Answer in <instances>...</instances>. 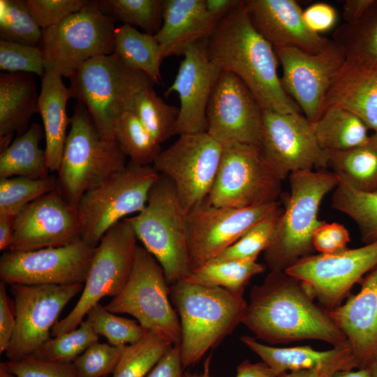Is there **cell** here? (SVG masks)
I'll use <instances>...</instances> for the list:
<instances>
[{"label": "cell", "mask_w": 377, "mask_h": 377, "mask_svg": "<svg viewBox=\"0 0 377 377\" xmlns=\"http://www.w3.org/2000/svg\"><path fill=\"white\" fill-rule=\"evenodd\" d=\"M301 280L285 272L270 271L253 286L242 323L269 344L320 340L336 346L349 344L330 312L313 301Z\"/></svg>", "instance_id": "1"}, {"label": "cell", "mask_w": 377, "mask_h": 377, "mask_svg": "<svg viewBox=\"0 0 377 377\" xmlns=\"http://www.w3.org/2000/svg\"><path fill=\"white\" fill-rule=\"evenodd\" d=\"M207 50L209 59L222 71L232 73L244 82L263 110L300 112L279 77L274 48L251 24L245 1L218 22L207 38Z\"/></svg>", "instance_id": "2"}, {"label": "cell", "mask_w": 377, "mask_h": 377, "mask_svg": "<svg viewBox=\"0 0 377 377\" xmlns=\"http://www.w3.org/2000/svg\"><path fill=\"white\" fill-rule=\"evenodd\" d=\"M170 295L181 325L184 369L196 364L242 323L248 305L242 294L186 280L170 285Z\"/></svg>", "instance_id": "3"}, {"label": "cell", "mask_w": 377, "mask_h": 377, "mask_svg": "<svg viewBox=\"0 0 377 377\" xmlns=\"http://www.w3.org/2000/svg\"><path fill=\"white\" fill-rule=\"evenodd\" d=\"M288 178L289 197L263 251L270 271L285 272L315 251L312 237L322 221L318 219L321 202L339 183L334 172L323 170L297 171Z\"/></svg>", "instance_id": "4"}, {"label": "cell", "mask_w": 377, "mask_h": 377, "mask_svg": "<svg viewBox=\"0 0 377 377\" xmlns=\"http://www.w3.org/2000/svg\"><path fill=\"white\" fill-rule=\"evenodd\" d=\"M68 79L73 98L86 107L99 133L108 140H115L116 123L124 112L133 111L138 94L154 84L114 53L87 61Z\"/></svg>", "instance_id": "5"}, {"label": "cell", "mask_w": 377, "mask_h": 377, "mask_svg": "<svg viewBox=\"0 0 377 377\" xmlns=\"http://www.w3.org/2000/svg\"><path fill=\"white\" fill-rule=\"evenodd\" d=\"M70 125L57 181L66 200L76 209L86 192L124 169L127 164L117 142L101 135L80 102L74 108Z\"/></svg>", "instance_id": "6"}, {"label": "cell", "mask_w": 377, "mask_h": 377, "mask_svg": "<svg viewBox=\"0 0 377 377\" xmlns=\"http://www.w3.org/2000/svg\"><path fill=\"white\" fill-rule=\"evenodd\" d=\"M186 215L172 182L160 175L144 209L127 217L138 239L162 267L169 286L186 279L192 272Z\"/></svg>", "instance_id": "7"}, {"label": "cell", "mask_w": 377, "mask_h": 377, "mask_svg": "<svg viewBox=\"0 0 377 377\" xmlns=\"http://www.w3.org/2000/svg\"><path fill=\"white\" fill-rule=\"evenodd\" d=\"M115 28L99 1H88L79 11L43 30L39 46L45 72L69 78L87 61L112 54Z\"/></svg>", "instance_id": "8"}, {"label": "cell", "mask_w": 377, "mask_h": 377, "mask_svg": "<svg viewBox=\"0 0 377 377\" xmlns=\"http://www.w3.org/2000/svg\"><path fill=\"white\" fill-rule=\"evenodd\" d=\"M159 177L152 165L130 161L124 169L86 192L76 206L81 238L96 246L112 226L142 211Z\"/></svg>", "instance_id": "9"}, {"label": "cell", "mask_w": 377, "mask_h": 377, "mask_svg": "<svg viewBox=\"0 0 377 377\" xmlns=\"http://www.w3.org/2000/svg\"><path fill=\"white\" fill-rule=\"evenodd\" d=\"M169 295L170 286L162 267L145 247L138 245L124 287L105 307L113 313L133 316L147 331L179 345V318Z\"/></svg>", "instance_id": "10"}, {"label": "cell", "mask_w": 377, "mask_h": 377, "mask_svg": "<svg viewBox=\"0 0 377 377\" xmlns=\"http://www.w3.org/2000/svg\"><path fill=\"white\" fill-rule=\"evenodd\" d=\"M137 240L127 218L105 234L96 247L81 295L71 312L53 327L54 337L76 329L102 298L120 293L132 268Z\"/></svg>", "instance_id": "11"}, {"label": "cell", "mask_w": 377, "mask_h": 377, "mask_svg": "<svg viewBox=\"0 0 377 377\" xmlns=\"http://www.w3.org/2000/svg\"><path fill=\"white\" fill-rule=\"evenodd\" d=\"M282 180L266 162L260 147L223 145L218 172L207 196L215 207L244 208L276 202Z\"/></svg>", "instance_id": "12"}, {"label": "cell", "mask_w": 377, "mask_h": 377, "mask_svg": "<svg viewBox=\"0 0 377 377\" xmlns=\"http://www.w3.org/2000/svg\"><path fill=\"white\" fill-rule=\"evenodd\" d=\"M222 151L223 145L207 132L185 133L161 150L153 163V168L172 182L186 214L207 198Z\"/></svg>", "instance_id": "13"}, {"label": "cell", "mask_w": 377, "mask_h": 377, "mask_svg": "<svg viewBox=\"0 0 377 377\" xmlns=\"http://www.w3.org/2000/svg\"><path fill=\"white\" fill-rule=\"evenodd\" d=\"M207 198L186 215L192 272L212 261L256 224L283 211L277 201L230 208L215 207Z\"/></svg>", "instance_id": "14"}, {"label": "cell", "mask_w": 377, "mask_h": 377, "mask_svg": "<svg viewBox=\"0 0 377 377\" xmlns=\"http://www.w3.org/2000/svg\"><path fill=\"white\" fill-rule=\"evenodd\" d=\"M83 287L82 283L11 285L16 325L6 350L9 360L33 355L50 339L62 310Z\"/></svg>", "instance_id": "15"}, {"label": "cell", "mask_w": 377, "mask_h": 377, "mask_svg": "<svg viewBox=\"0 0 377 377\" xmlns=\"http://www.w3.org/2000/svg\"><path fill=\"white\" fill-rule=\"evenodd\" d=\"M96 246L84 239L63 246L3 252L0 278L6 284H84Z\"/></svg>", "instance_id": "16"}, {"label": "cell", "mask_w": 377, "mask_h": 377, "mask_svg": "<svg viewBox=\"0 0 377 377\" xmlns=\"http://www.w3.org/2000/svg\"><path fill=\"white\" fill-rule=\"evenodd\" d=\"M376 266L377 240L356 249L305 256L285 272L306 284L321 306L330 311Z\"/></svg>", "instance_id": "17"}, {"label": "cell", "mask_w": 377, "mask_h": 377, "mask_svg": "<svg viewBox=\"0 0 377 377\" xmlns=\"http://www.w3.org/2000/svg\"><path fill=\"white\" fill-rule=\"evenodd\" d=\"M283 71L282 85L311 122L322 114L327 91L346 59L332 39L318 53L292 47H274Z\"/></svg>", "instance_id": "18"}, {"label": "cell", "mask_w": 377, "mask_h": 377, "mask_svg": "<svg viewBox=\"0 0 377 377\" xmlns=\"http://www.w3.org/2000/svg\"><path fill=\"white\" fill-rule=\"evenodd\" d=\"M260 149L266 162L281 180L295 172L328 167L330 152L320 147L312 123L300 112L263 110Z\"/></svg>", "instance_id": "19"}, {"label": "cell", "mask_w": 377, "mask_h": 377, "mask_svg": "<svg viewBox=\"0 0 377 377\" xmlns=\"http://www.w3.org/2000/svg\"><path fill=\"white\" fill-rule=\"evenodd\" d=\"M207 133L225 145L244 143L260 147L263 109L237 75L222 71L207 107Z\"/></svg>", "instance_id": "20"}, {"label": "cell", "mask_w": 377, "mask_h": 377, "mask_svg": "<svg viewBox=\"0 0 377 377\" xmlns=\"http://www.w3.org/2000/svg\"><path fill=\"white\" fill-rule=\"evenodd\" d=\"M81 239L76 209L59 186L26 206L15 217L8 251H26L68 245Z\"/></svg>", "instance_id": "21"}, {"label": "cell", "mask_w": 377, "mask_h": 377, "mask_svg": "<svg viewBox=\"0 0 377 377\" xmlns=\"http://www.w3.org/2000/svg\"><path fill=\"white\" fill-rule=\"evenodd\" d=\"M207 40L186 50L176 77L165 91L166 96L176 92L180 101L173 135L207 131V107L222 71L209 59Z\"/></svg>", "instance_id": "22"}, {"label": "cell", "mask_w": 377, "mask_h": 377, "mask_svg": "<svg viewBox=\"0 0 377 377\" xmlns=\"http://www.w3.org/2000/svg\"><path fill=\"white\" fill-rule=\"evenodd\" d=\"M245 8L253 27L274 47H292L314 54L328 41L306 27L295 0H246Z\"/></svg>", "instance_id": "23"}, {"label": "cell", "mask_w": 377, "mask_h": 377, "mask_svg": "<svg viewBox=\"0 0 377 377\" xmlns=\"http://www.w3.org/2000/svg\"><path fill=\"white\" fill-rule=\"evenodd\" d=\"M360 283L357 293L329 312L346 336L358 369H367L377 364V266Z\"/></svg>", "instance_id": "24"}, {"label": "cell", "mask_w": 377, "mask_h": 377, "mask_svg": "<svg viewBox=\"0 0 377 377\" xmlns=\"http://www.w3.org/2000/svg\"><path fill=\"white\" fill-rule=\"evenodd\" d=\"M332 106L352 112L377 135V64L346 57L327 91L322 113Z\"/></svg>", "instance_id": "25"}, {"label": "cell", "mask_w": 377, "mask_h": 377, "mask_svg": "<svg viewBox=\"0 0 377 377\" xmlns=\"http://www.w3.org/2000/svg\"><path fill=\"white\" fill-rule=\"evenodd\" d=\"M241 341L258 355L279 377L288 371H312L323 377H333L343 371L358 369L357 362L349 344L327 350H316L311 346L275 347L258 342L249 336Z\"/></svg>", "instance_id": "26"}, {"label": "cell", "mask_w": 377, "mask_h": 377, "mask_svg": "<svg viewBox=\"0 0 377 377\" xmlns=\"http://www.w3.org/2000/svg\"><path fill=\"white\" fill-rule=\"evenodd\" d=\"M219 22L205 0H163L162 26L154 35L163 59L184 55L190 46L207 39Z\"/></svg>", "instance_id": "27"}, {"label": "cell", "mask_w": 377, "mask_h": 377, "mask_svg": "<svg viewBox=\"0 0 377 377\" xmlns=\"http://www.w3.org/2000/svg\"><path fill=\"white\" fill-rule=\"evenodd\" d=\"M72 91L62 81V77L45 72L41 77L36 112L42 118L45 139V155L50 172L58 171L63 158L67 138L66 130L71 117L66 112Z\"/></svg>", "instance_id": "28"}, {"label": "cell", "mask_w": 377, "mask_h": 377, "mask_svg": "<svg viewBox=\"0 0 377 377\" xmlns=\"http://www.w3.org/2000/svg\"><path fill=\"white\" fill-rule=\"evenodd\" d=\"M38 96L34 75L24 73L0 75L1 151L8 147L15 132H21L27 127L36 112Z\"/></svg>", "instance_id": "29"}, {"label": "cell", "mask_w": 377, "mask_h": 377, "mask_svg": "<svg viewBox=\"0 0 377 377\" xmlns=\"http://www.w3.org/2000/svg\"><path fill=\"white\" fill-rule=\"evenodd\" d=\"M43 137V128L38 123H33L8 147L1 151L0 178H43L49 176L50 171L45 151L40 147Z\"/></svg>", "instance_id": "30"}, {"label": "cell", "mask_w": 377, "mask_h": 377, "mask_svg": "<svg viewBox=\"0 0 377 377\" xmlns=\"http://www.w3.org/2000/svg\"><path fill=\"white\" fill-rule=\"evenodd\" d=\"M328 167L343 183L363 192L377 191V135L364 144L330 153Z\"/></svg>", "instance_id": "31"}, {"label": "cell", "mask_w": 377, "mask_h": 377, "mask_svg": "<svg viewBox=\"0 0 377 377\" xmlns=\"http://www.w3.org/2000/svg\"><path fill=\"white\" fill-rule=\"evenodd\" d=\"M128 68L147 75L154 84L161 82V48L154 35L142 33L128 24L116 27L114 52Z\"/></svg>", "instance_id": "32"}, {"label": "cell", "mask_w": 377, "mask_h": 377, "mask_svg": "<svg viewBox=\"0 0 377 377\" xmlns=\"http://www.w3.org/2000/svg\"><path fill=\"white\" fill-rule=\"evenodd\" d=\"M312 123L320 147L328 151L347 150L365 143L369 128L356 115L340 107L326 108Z\"/></svg>", "instance_id": "33"}, {"label": "cell", "mask_w": 377, "mask_h": 377, "mask_svg": "<svg viewBox=\"0 0 377 377\" xmlns=\"http://www.w3.org/2000/svg\"><path fill=\"white\" fill-rule=\"evenodd\" d=\"M332 199V207L356 223L364 244L377 240V191H360L339 182Z\"/></svg>", "instance_id": "34"}, {"label": "cell", "mask_w": 377, "mask_h": 377, "mask_svg": "<svg viewBox=\"0 0 377 377\" xmlns=\"http://www.w3.org/2000/svg\"><path fill=\"white\" fill-rule=\"evenodd\" d=\"M265 269V265L256 260L210 262L193 271L185 280L191 283L220 287L243 295L251 279Z\"/></svg>", "instance_id": "35"}, {"label": "cell", "mask_w": 377, "mask_h": 377, "mask_svg": "<svg viewBox=\"0 0 377 377\" xmlns=\"http://www.w3.org/2000/svg\"><path fill=\"white\" fill-rule=\"evenodd\" d=\"M332 40L346 57H357L377 64V0L357 21L344 23L333 34Z\"/></svg>", "instance_id": "36"}, {"label": "cell", "mask_w": 377, "mask_h": 377, "mask_svg": "<svg viewBox=\"0 0 377 377\" xmlns=\"http://www.w3.org/2000/svg\"><path fill=\"white\" fill-rule=\"evenodd\" d=\"M114 138L130 161L141 165L153 164L161 151L158 144L133 111L124 112L114 127Z\"/></svg>", "instance_id": "37"}, {"label": "cell", "mask_w": 377, "mask_h": 377, "mask_svg": "<svg viewBox=\"0 0 377 377\" xmlns=\"http://www.w3.org/2000/svg\"><path fill=\"white\" fill-rule=\"evenodd\" d=\"M58 187L57 178H0V216H16L29 204Z\"/></svg>", "instance_id": "38"}, {"label": "cell", "mask_w": 377, "mask_h": 377, "mask_svg": "<svg viewBox=\"0 0 377 377\" xmlns=\"http://www.w3.org/2000/svg\"><path fill=\"white\" fill-rule=\"evenodd\" d=\"M172 346L148 331L138 343L125 347L112 377H146Z\"/></svg>", "instance_id": "39"}, {"label": "cell", "mask_w": 377, "mask_h": 377, "mask_svg": "<svg viewBox=\"0 0 377 377\" xmlns=\"http://www.w3.org/2000/svg\"><path fill=\"white\" fill-rule=\"evenodd\" d=\"M133 112L158 144L173 135L179 108L165 103L152 87H146L138 94Z\"/></svg>", "instance_id": "40"}, {"label": "cell", "mask_w": 377, "mask_h": 377, "mask_svg": "<svg viewBox=\"0 0 377 377\" xmlns=\"http://www.w3.org/2000/svg\"><path fill=\"white\" fill-rule=\"evenodd\" d=\"M163 0H101L102 11L123 24L138 27L155 35L163 23Z\"/></svg>", "instance_id": "41"}, {"label": "cell", "mask_w": 377, "mask_h": 377, "mask_svg": "<svg viewBox=\"0 0 377 377\" xmlns=\"http://www.w3.org/2000/svg\"><path fill=\"white\" fill-rule=\"evenodd\" d=\"M42 36L26 1L0 0L1 40L39 46Z\"/></svg>", "instance_id": "42"}, {"label": "cell", "mask_w": 377, "mask_h": 377, "mask_svg": "<svg viewBox=\"0 0 377 377\" xmlns=\"http://www.w3.org/2000/svg\"><path fill=\"white\" fill-rule=\"evenodd\" d=\"M86 317L98 336L105 337L109 343L116 346L136 343L148 332L138 321L117 316L100 302L89 309Z\"/></svg>", "instance_id": "43"}, {"label": "cell", "mask_w": 377, "mask_h": 377, "mask_svg": "<svg viewBox=\"0 0 377 377\" xmlns=\"http://www.w3.org/2000/svg\"><path fill=\"white\" fill-rule=\"evenodd\" d=\"M98 339L91 325L84 320L76 329L49 339L33 355L48 361L73 362Z\"/></svg>", "instance_id": "44"}, {"label": "cell", "mask_w": 377, "mask_h": 377, "mask_svg": "<svg viewBox=\"0 0 377 377\" xmlns=\"http://www.w3.org/2000/svg\"><path fill=\"white\" fill-rule=\"evenodd\" d=\"M282 212L256 224L210 262L256 260L269 244Z\"/></svg>", "instance_id": "45"}, {"label": "cell", "mask_w": 377, "mask_h": 377, "mask_svg": "<svg viewBox=\"0 0 377 377\" xmlns=\"http://www.w3.org/2000/svg\"><path fill=\"white\" fill-rule=\"evenodd\" d=\"M0 68L10 73H24L41 77L45 73L40 46L0 40Z\"/></svg>", "instance_id": "46"}, {"label": "cell", "mask_w": 377, "mask_h": 377, "mask_svg": "<svg viewBox=\"0 0 377 377\" xmlns=\"http://www.w3.org/2000/svg\"><path fill=\"white\" fill-rule=\"evenodd\" d=\"M125 346L96 341L73 362L80 377H105L114 373Z\"/></svg>", "instance_id": "47"}, {"label": "cell", "mask_w": 377, "mask_h": 377, "mask_svg": "<svg viewBox=\"0 0 377 377\" xmlns=\"http://www.w3.org/2000/svg\"><path fill=\"white\" fill-rule=\"evenodd\" d=\"M5 364L16 377H80L73 362L48 361L33 355Z\"/></svg>", "instance_id": "48"}, {"label": "cell", "mask_w": 377, "mask_h": 377, "mask_svg": "<svg viewBox=\"0 0 377 377\" xmlns=\"http://www.w3.org/2000/svg\"><path fill=\"white\" fill-rule=\"evenodd\" d=\"M87 0H26L36 22L43 30L81 10Z\"/></svg>", "instance_id": "49"}, {"label": "cell", "mask_w": 377, "mask_h": 377, "mask_svg": "<svg viewBox=\"0 0 377 377\" xmlns=\"http://www.w3.org/2000/svg\"><path fill=\"white\" fill-rule=\"evenodd\" d=\"M350 235L340 223L322 221L313 232L312 243L315 250L322 254H330L347 249Z\"/></svg>", "instance_id": "50"}, {"label": "cell", "mask_w": 377, "mask_h": 377, "mask_svg": "<svg viewBox=\"0 0 377 377\" xmlns=\"http://www.w3.org/2000/svg\"><path fill=\"white\" fill-rule=\"evenodd\" d=\"M306 27L313 33L320 34L332 29L337 22V12L331 5L317 2L302 12Z\"/></svg>", "instance_id": "51"}, {"label": "cell", "mask_w": 377, "mask_h": 377, "mask_svg": "<svg viewBox=\"0 0 377 377\" xmlns=\"http://www.w3.org/2000/svg\"><path fill=\"white\" fill-rule=\"evenodd\" d=\"M6 284L0 283V353L6 352L13 337L16 319L14 307L7 295Z\"/></svg>", "instance_id": "52"}, {"label": "cell", "mask_w": 377, "mask_h": 377, "mask_svg": "<svg viewBox=\"0 0 377 377\" xmlns=\"http://www.w3.org/2000/svg\"><path fill=\"white\" fill-rule=\"evenodd\" d=\"M211 355L205 362L202 372L200 374L186 371L183 377H213L210 375ZM235 377H278L264 362L253 363L249 360L241 362L237 368Z\"/></svg>", "instance_id": "53"}, {"label": "cell", "mask_w": 377, "mask_h": 377, "mask_svg": "<svg viewBox=\"0 0 377 377\" xmlns=\"http://www.w3.org/2000/svg\"><path fill=\"white\" fill-rule=\"evenodd\" d=\"M179 345H173L146 377H183Z\"/></svg>", "instance_id": "54"}, {"label": "cell", "mask_w": 377, "mask_h": 377, "mask_svg": "<svg viewBox=\"0 0 377 377\" xmlns=\"http://www.w3.org/2000/svg\"><path fill=\"white\" fill-rule=\"evenodd\" d=\"M375 0H346L343 1V18L345 23L357 21L367 12Z\"/></svg>", "instance_id": "55"}, {"label": "cell", "mask_w": 377, "mask_h": 377, "mask_svg": "<svg viewBox=\"0 0 377 377\" xmlns=\"http://www.w3.org/2000/svg\"><path fill=\"white\" fill-rule=\"evenodd\" d=\"M242 2V0H205V5L208 12L220 21L239 7Z\"/></svg>", "instance_id": "56"}, {"label": "cell", "mask_w": 377, "mask_h": 377, "mask_svg": "<svg viewBox=\"0 0 377 377\" xmlns=\"http://www.w3.org/2000/svg\"><path fill=\"white\" fill-rule=\"evenodd\" d=\"M14 217L0 216V251H6L9 249L13 238Z\"/></svg>", "instance_id": "57"}, {"label": "cell", "mask_w": 377, "mask_h": 377, "mask_svg": "<svg viewBox=\"0 0 377 377\" xmlns=\"http://www.w3.org/2000/svg\"><path fill=\"white\" fill-rule=\"evenodd\" d=\"M333 377H374L370 369H358L357 371H343Z\"/></svg>", "instance_id": "58"}, {"label": "cell", "mask_w": 377, "mask_h": 377, "mask_svg": "<svg viewBox=\"0 0 377 377\" xmlns=\"http://www.w3.org/2000/svg\"><path fill=\"white\" fill-rule=\"evenodd\" d=\"M279 377H323V376L312 371L302 370V371L288 372Z\"/></svg>", "instance_id": "59"}, {"label": "cell", "mask_w": 377, "mask_h": 377, "mask_svg": "<svg viewBox=\"0 0 377 377\" xmlns=\"http://www.w3.org/2000/svg\"><path fill=\"white\" fill-rule=\"evenodd\" d=\"M0 377H16L6 367L5 362L0 364Z\"/></svg>", "instance_id": "60"}, {"label": "cell", "mask_w": 377, "mask_h": 377, "mask_svg": "<svg viewBox=\"0 0 377 377\" xmlns=\"http://www.w3.org/2000/svg\"><path fill=\"white\" fill-rule=\"evenodd\" d=\"M371 369V373L373 374V376L374 377H377V364L373 366L371 368H369Z\"/></svg>", "instance_id": "61"}]
</instances>
